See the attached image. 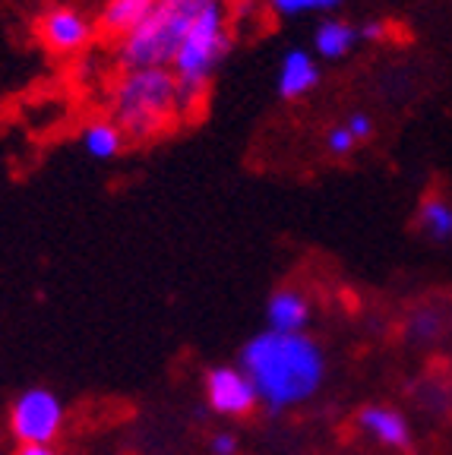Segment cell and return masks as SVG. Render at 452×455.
Wrapping results in <instances>:
<instances>
[{
  "instance_id": "cell-1",
  "label": "cell",
  "mask_w": 452,
  "mask_h": 455,
  "mask_svg": "<svg viewBox=\"0 0 452 455\" xmlns=\"http://www.w3.org/2000/svg\"><path fill=\"white\" fill-rule=\"evenodd\" d=\"M238 367L254 383L260 408L269 414H285L307 405L326 383V351L311 332H262L250 335L238 355Z\"/></svg>"
},
{
  "instance_id": "cell-2",
  "label": "cell",
  "mask_w": 452,
  "mask_h": 455,
  "mask_svg": "<svg viewBox=\"0 0 452 455\" xmlns=\"http://www.w3.org/2000/svg\"><path fill=\"white\" fill-rule=\"evenodd\" d=\"M108 117L124 130L127 142H152L184 121L177 79L168 67L117 70L108 92Z\"/></svg>"
},
{
  "instance_id": "cell-3",
  "label": "cell",
  "mask_w": 452,
  "mask_h": 455,
  "mask_svg": "<svg viewBox=\"0 0 452 455\" xmlns=\"http://www.w3.org/2000/svg\"><path fill=\"white\" fill-rule=\"evenodd\" d=\"M234 44V20L231 10L222 0H209L187 28L184 42L171 60V73L177 79V95H181V114L193 117L203 111L209 85L215 70L228 57Z\"/></svg>"
},
{
  "instance_id": "cell-4",
  "label": "cell",
  "mask_w": 452,
  "mask_h": 455,
  "mask_svg": "<svg viewBox=\"0 0 452 455\" xmlns=\"http://www.w3.org/2000/svg\"><path fill=\"white\" fill-rule=\"evenodd\" d=\"M209 0H158L156 10L130 32L114 42V64L117 70H146V67H168L184 42L193 16Z\"/></svg>"
},
{
  "instance_id": "cell-5",
  "label": "cell",
  "mask_w": 452,
  "mask_h": 455,
  "mask_svg": "<svg viewBox=\"0 0 452 455\" xmlns=\"http://www.w3.org/2000/svg\"><path fill=\"white\" fill-rule=\"evenodd\" d=\"M7 427L16 446H54L67 427V405L48 386H28L10 402Z\"/></svg>"
},
{
  "instance_id": "cell-6",
  "label": "cell",
  "mask_w": 452,
  "mask_h": 455,
  "mask_svg": "<svg viewBox=\"0 0 452 455\" xmlns=\"http://www.w3.org/2000/svg\"><path fill=\"white\" fill-rule=\"evenodd\" d=\"M203 402L215 418L244 420L260 408L254 383L238 363H215L203 373Z\"/></svg>"
},
{
  "instance_id": "cell-7",
  "label": "cell",
  "mask_w": 452,
  "mask_h": 455,
  "mask_svg": "<svg viewBox=\"0 0 452 455\" xmlns=\"http://www.w3.org/2000/svg\"><path fill=\"white\" fill-rule=\"evenodd\" d=\"M36 32L44 48L54 51V54H79L93 42L95 20L85 10L70 7V4H51L38 16Z\"/></svg>"
},
{
  "instance_id": "cell-8",
  "label": "cell",
  "mask_w": 452,
  "mask_h": 455,
  "mask_svg": "<svg viewBox=\"0 0 452 455\" xmlns=\"http://www.w3.org/2000/svg\"><path fill=\"white\" fill-rule=\"evenodd\" d=\"M351 424L364 440H370L380 449H389V452H408L411 443H415V430H411L408 414L396 405H386V402L360 405L354 411Z\"/></svg>"
},
{
  "instance_id": "cell-9",
  "label": "cell",
  "mask_w": 452,
  "mask_h": 455,
  "mask_svg": "<svg viewBox=\"0 0 452 455\" xmlns=\"http://www.w3.org/2000/svg\"><path fill=\"white\" fill-rule=\"evenodd\" d=\"M266 329L288 335H304L313 326V300L297 284H278L266 298Z\"/></svg>"
},
{
  "instance_id": "cell-10",
  "label": "cell",
  "mask_w": 452,
  "mask_h": 455,
  "mask_svg": "<svg viewBox=\"0 0 452 455\" xmlns=\"http://www.w3.org/2000/svg\"><path fill=\"white\" fill-rule=\"evenodd\" d=\"M323 79V70H319V60L313 57L311 48H288L278 60L276 70V92L278 99L285 101H297L307 99Z\"/></svg>"
},
{
  "instance_id": "cell-11",
  "label": "cell",
  "mask_w": 452,
  "mask_h": 455,
  "mask_svg": "<svg viewBox=\"0 0 452 455\" xmlns=\"http://www.w3.org/2000/svg\"><path fill=\"white\" fill-rule=\"evenodd\" d=\"M360 44L358 38V22L342 20V16H323L313 28L311 51L317 60H345L348 54H354V48Z\"/></svg>"
},
{
  "instance_id": "cell-12",
  "label": "cell",
  "mask_w": 452,
  "mask_h": 455,
  "mask_svg": "<svg viewBox=\"0 0 452 455\" xmlns=\"http://www.w3.org/2000/svg\"><path fill=\"white\" fill-rule=\"evenodd\" d=\"M158 0H105L95 16V32H101L111 42L127 38L152 10Z\"/></svg>"
},
{
  "instance_id": "cell-13",
  "label": "cell",
  "mask_w": 452,
  "mask_h": 455,
  "mask_svg": "<svg viewBox=\"0 0 452 455\" xmlns=\"http://www.w3.org/2000/svg\"><path fill=\"white\" fill-rule=\"evenodd\" d=\"M124 146H127V136H124V130L108 114L105 117H95V121H89L79 130V149L93 162H114L124 152Z\"/></svg>"
},
{
  "instance_id": "cell-14",
  "label": "cell",
  "mask_w": 452,
  "mask_h": 455,
  "mask_svg": "<svg viewBox=\"0 0 452 455\" xmlns=\"http://www.w3.org/2000/svg\"><path fill=\"white\" fill-rule=\"evenodd\" d=\"M417 231L433 243H452V199L443 193H427L415 212Z\"/></svg>"
},
{
  "instance_id": "cell-15",
  "label": "cell",
  "mask_w": 452,
  "mask_h": 455,
  "mask_svg": "<svg viewBox=\"0 0 452 455\" xmlns=\"http://www.w3.org/2000/svg\"><path fill=\"white\" fill-rule=\"evenodd\" d=\"M449 329V316L437 304H421L405 320V339L415 345H437Z\"/></svg>"
},
{
  "instance_id": "cell-16",
  "label": "cell",
  "mask_w": 452,
  "mask_h": 455,
  "mask_svg": "<svg viewBox=\"0 0 452 455\" xmlns=\"http://www.w3.org/2000/svg\"><path fill=\"white\" fill-rule=\"evenodd\" d=\"M345 0H262V7L278 20H297V16H335Z\"/></svg>"
},
{
  "instance_id": "cell-17",
  "label": "cell",
  "mask_w": 452,
  "mask_h": 455,
  "mask_svg": "<svg viewBox=\"0 0 452 455\" xmlns=\"http://www.w3.org/2000/svg\"><path fill=\"white\" fill-rule=\"evenodd\" d=\"M415 402L424 414H433V418H443V414L452 411V383H443V379H424V383L415 386Z\"/></svg>"
},
{
  "instance_id": "cell-18",
  "label": "cell",
  "mask_w": 452,
  "mask_h": 455,
  "mask_svg": "<svg viewBox=\"0 0 452 455\" xmlns=\"http://www.w3.org/2000/svg\"><path fill=\"white\" fill-rule=\"evenodd\" d=\"M360 142L354 140V133L345 127V124H333V127L323 133V149L329 152L333 158H348Z\"/></svg>"
},
{
  "instance_id": "cell-19",
  "label": "cell",
  "mask_w": 452,
  "mask_h": 455,
  "mask_svg": "<svg viewBox=\"0 0 452 455\" xmlns=\"http://www.w3.org/2000/svg\"><path fill=\"white\" fill-rule=\"evenodd\" d=\"M209 455H238L240 452V436L234 434L231 427H222L215 434H209Z\"/></svg>"
},
{
  "instance_id": "cell-20",
  "label": "cell",
  "mask_w": 452,
  "mask_h": 455,
  "mask_svg": "<svg viewBox=\"0 0 452 455\" xmlns=\"http://www.w3.org/2000/svg\"><path fill=\"white\" fill-rule=\"evenodd\" d=\"M342 124H345V127L351 130V133H354V140H358V142L370 140V136H374V130H376L374 117H370L367 111H351V114H348V117H345V121H342Z\"/></svg>"
},
{
  "instance_id": "cell-21",
  "label": "cell",
  "mask_w": 452,
  "mask_h": 455,
  "mask_svg": "<svg viewBox=\"0 0 452 455\" xmlns=\"http://www.w3.org/2000/svg\"><path fill=\"white\" fill-rule=\"evenodd\" d=\"M386 36H389V22H383V20H364V22H358V38H360V42L376 44V42H383Z\"/></svg>"
},
{
  "instance_id": "cell-22",
  "label": "cell",
  "mask_w": 452,
  "mask_h": 455,
  "mask_svg": "<svg viewBox=\"0 0 452 455\" xmlns=\"http://www.w3.org/2000/svg\"><path fill=\"white\" fill-rule=\"evenodd\" d=\"M13 455H64L57 446H16Z\"/></svg>"
},
{
  "instance_id": "cell-23",
  "label": "cell",
  "mask_w": 452,
  "mask_h": 455,
  "mask_svg": "<svg viewBox=\"0 0 452 455\" xmlns=\"http://www.w3.org/2000/svg\"><path fill=\"white\" fill-rule=\"evenodd\" d=\"M222 4H225V7L231 10V7H238V4H244V0H222Z\"/></svg>"
}]
</instances>
